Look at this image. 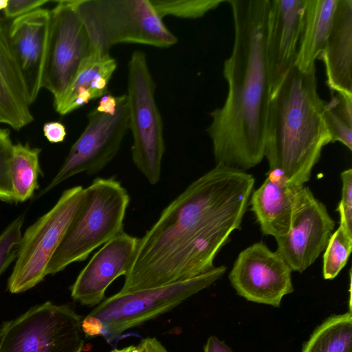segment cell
I'll return each instance as SVG.
<instances>
[{"instance_id":"7c38bea8","label":"cell","mask_w":352,"mask_h":352,"mask_svg":"<svg viewBox=\"0 0 352 352\" xmlns=\"http://www.w3.org/2000/svg\"><path fill=\"white\" fill-rule=\"evenodd\" d=\"M292 272L276 251L261 241L239 253L228 278L247 300L278 307L283 298L294 291Z\"/></svg>"},{"instance_id":"277c9868","label":"cell","mask_w":352,"mask_h":352,"mask_svg":"<svg viewBox=\"0 0 352 352\" xmlns=\"http://www.w3.org/2000/svg\"><path fill=\"white\" fill-rule=\"evenodd\" d=\"M130 196L115 177H97L83 188L72 220L51 258L47 275L81 262L97 248L124 232Z\"/></svg>"},{"instance_id":"3957f363","label":"cell","mask_w":352,"mask_h":352,"mask_svg":"<svg viewBox=\"0 0 352 352\" xmlns=\"http://www.w3.org/2000/svg\"><path fill=\"white\" fill-rule=\"evenodd\" d=\"M318 91L316 68L294 65L273 87L268 109L265 157L294 185L304 186L331 143L324 119L326 104Z\"/></svg>"},{"instance_id":"9a60e30c","label":"cell","mask_w":352,"mask_h":352,"mask_svg":"<svg viewBox=\"0 0 352 352\" xmlns=\"http://www.w3.org/2000/svg\"><path fill=\"white\" fill-rule=\"evenodd\" d=\"M50 10L39 8L12 20L8 36L32 105L43 88Z\"/></svg>"},{"instance_id":"8fae6325","label":"cell","mask_w":352,"mask_h":352,"mask_svg":"<svg viewBox=\"0 0 352 352\" xmlns=\"http://www.w3.org/2000/svg\"><path fill=\"white\" fill-rule=\"evenodd\" d=\"M50 10L43 88L53 96V104L64 94L84 59L93 51L87 30L71 0L56 1Z\"/></svg>"},{"instance_id":"603a6c76","label":"cell","mask_w":352,"mask_h":352,"mask_svg":"<svg viewBox=\"0 0 352 352\" xmlns=\"http://www.w3.org/2000/svg\"><path fill=\"white\" fill-rule=\"evenodd\" d=\"M302 352H352L351 312L324 320L306 342Z\"/></svg>"},{"instance_id":"e0dca14e","label":"cell","mask_w":352,"mask_h":352,"mask_svg":"<svg viewBox=\"0 0 352 352\" xmlns=\"http://www.w3.org/2000/svg\"><path fill=\"white\" fill-rule=\"evenodd\" d=\"M303 186L290 184L276 170H269L265 180L251 194L249 201L264 234L277 239L287 233Z\"/></svg>"},{"instance_id":"44dd1931","label":"cell","mask_w":352,"mask_h":352,"mask_svg":"<svg viewBox=\"0 0 352 352\" xmlns=\"http://www.w3.org/2000/svg\"><path fill=\"white\" fill-rule=\"evenodd\" d=\"M338 0H306L294 66L302 72L316 67L325 47Z\"/></svg>"},{"instance_id":"d4e9b609","label":"cell","mask_w":352,"mask_h":352,"mask_svg":"<svg viewBox=\"0 0 352 352\" xmlns=\"http://www.w3.org/2000/svg\"><path fill=\"white\" fill-rule=\"evenodd\" d=\"M352 250V232L340 224L331 235L323 255L322 275L324 279L336 278L346 265Z\"/></svg>"},{"instance_id":"7402d4cb","label":"cell","mask_w":352,"mask_h":352,"mask_svg":"<svg viewBox=\"0 0 352 352\" xmlns=\"http://www.w3.org/2000/svg\"><path fill=\"white\" fill-rule=\"evenodd\" d=\"M41 152V148L32 147L28 143L13 145L10 164L13 201H27L38 188Z\"/></svg>"},{"instance_id":"4fadbf2b","label":"cell","mask_w":352,"mask_h":352,"mask_svg":"<svg viewBox=\"0 0 352 352\" xmlns=\"http://www.w3.org/2000/svg\"><path fill=\"white\" fill-rule=\"evenodd\" d=\"M334 226L326 206L304 186L299 192L289 231L276 239V252L292 271L301 273L324 250Z\"/></svg>"},{"instance_id":"4dcf8cb0","label":"cell","mask_w":352,"mask_h":352,"mask_svg":"<svg viewBox=\"0 0 352 352\" xmlns=\"http://www.w3.org/2000/svg\"><path fill=\"white\" fill-rule=\"evenodd\" d=\"M43 131L45 138L51 143H60L64 141L66 128L60 122H48L44 124Z\"/></svg>"},{"instance_id":"4316f807","label":"cell","mask_w":352,"mask_h":352,"mask_svg":"<svg viewBox=\"0 0 352 352\" xmlns=\"http://www.w3.org/2000/svg\"><path fill=\"white\" fill-rule=\"evenodd\" d=\"M24 215L14 219L0 234V276L16 260L22 238Z\"/></svg>"},{"instance_id":"7a4b0ae2","label":"cell","mask_w":352,"mask_h":352,"mask_svg":"<svg viewBox=\"0 0 352 352\" xmlns=\"http://www.w3.org/2000/svg\"><path fill=\"white\" fill-rule=\"evenodd\" d=\"M232 12L234 43L224 60L228 94L210 115L206 132L216 164L245 171L265 157L272 90L267 43L270 0H227Z\"/></svg>"},{"instance_id":"5bb4252c","label":"cell","mask_w":352,"mask_h":352,"mask_svg":"<svg viewBox=\"0 0 352 352\" xmlns=\"http://www.w3.org/2000/svg\"><path fill=\"white\" fill-rule=\"evenodd\" d=\"M138 242L139 238L124 231L102 245L72 285V298L90 307L97 306L103 301L108 287L128 272Z\"/></svg>"},{"instance_id":"ac0fdd59","label":"cell","mask_w":352,"mask_h":352,"mask_svg":"<svg viewBox=\"0 0 352 352\" xmlns=\"http://www.w3.org/2000/svg\"><path fill=\"white\" fill-rule=\"evenodd\" d=\"M318 59L331 92L352 96V0H338L325 47Z\"/></svg>"},{"instance_id":"83f0119b","label":"cell","mask_w":352,"mask_h":352,"mask_svg":"<svg viewBox=\"0 0 352 352\" xmlns=\"http://www.w3.org/2000/svg\"><path fill=\"white\" fill-rule=\"evenodd\" d=\"M13 145L10 131L0 127V199L4 201H13L10 176Z\"/></svg>"},{"instance_id":"e575fe53","label":"cell","mask_w":352,"mask_h":352,"mask_svg":"<svg viewBox=\"0 0 352 352\" xmlns=\"http://www.w3.org/2000/svg\"><path fill=\"white\" fill-rule=\"evenodd\" d=\"M8 0H0V10H3L7 6Z\"/></svg>"},{"instance_id":"6da1fadb","label":"cell","mask_w":352,"mask_h":352,"mask_svg":"<svg viewBox=\"0 0 352 352\" xmlns=\"http://www.w3.org/2000/svg\"><path fill=\"white\" fill-rule=\"evenodd\" d=\"M244 170L216 166L192 182L139 239L120 292L156 288L200 276L241 228L254 185Z\"/></svg>"},{"instance_id":"484cf974","label":"cell","mask_w":352,"mask_h":352,"mask_svg":"<svg viewBox=\"0 0 352 352\" xmlns=\"http://www.w3.org/2000/svg\"><path fill=\"white\" fill-rule=\"evenodd\" d=\"M158 15L163 19L173 16L195 19L204 16L227 0H150Z\"/></svg>"},{"instance_id":"d6986e66","label":"cell","mask_w":352,"mask_h":352,"mask_svg":"<svg viewBox=\"0 0 352 352\" xmlns=\"http://www.w3.org/2000/svg\"><path fill=\"white\" fill-rule=\"evenodd\" d=\"M26 86L0 17V124L19 131L34 121Z\"/></svg>"},{"instance_id":"52a82bcc","label":"cell","mask_w":352,"mask_h":352,"mask_svg":"<svg viewBox=\"0 0 352 352\" xmlns=\"http://www.w3.org/2000/svg\"><path fill=\"white\" fill-rule=\"evenodd\" d=\"M155 82L143 52L134 51L128 63L127 102L132 133V160L151 184L162 174L165 151L163 121L155 98Z\"/></svg>"},{"instance_id":"d6a6232c","label":"cell","mask_w":352,"mask_h":352,"mask_svg":"<svg viewBox=\"0 0 352 352\" xmlns=\"http://www.w3.org/2000/svg\"><path fill=\"white\" fill-rule=\"evenodd\" d=\"M204 352H232L231 349L214 336L208 338Z\"/></svg>"},{"instance_id":"ba28073f","label":"cell","mask_w":352,"mask_h":352,"mask_svg":"<svg viewBox=\"0 0 352 352\" xmlns=\"http://www.w3.org/2000/svg\"><path fill=\"white\" fill-rule=\"evenodd\" d=\"M82 320L69 305H37L1 325L0 352H81Z\"/></svg>"},{"instance_id":"cb8c5ba5","label":"cell","mask_w":352,"mask_h":352,"mask_svg":"<svg viewBox=\"0 0 352 352\" xmlns=\"http://www.w3.org/2000/svg\"><path fill=\"white\" fill-rule=\"evenodd\" d=\"M331 94L326 102L324 119L331 136V143L338 142L352 151V96Z\"/></svg>"},{"instance_id":"f546056e","label":"cell","mask_w":352,"mask_h":352,"mask_svg":"<svg viewBox=\"0 0 352 352\" xmlns=\"http://www.w3.org/2000/svg\"><path fill=\"white\" fill-rule=\"evenodd\" d=\"M48 0H8L6 8L2 11L7 19H16L27 14L50 3Z\"/></svg>"},{"instance_id":"30bf717a","label":"cell","mask_w":352,"mask_h":352,"mask_svg":"<svg viewBox=\"0 0 352 352\" xmlns=\"http://www.w3.org/2000/svg\"><path fill=\"white\" fill-rule=\"evenodd\" d=\"M129 130L126 94L118 96L117 108L112 113L93 109L87 114L84 131L70 148L55 176L38 197L78 174H98L116 156Z\"/></svg>"},{"instance_id":"f1b7e54d","label":"cell","mask_w":352,"mask_h":352,"mask_svg":"<svg viewBox=\"0 0 352 352\" xmlns=\"http://www.w3.org/2000/svg\"><path fill=\"white\" fill-rule=\"evenodd\" d=\"M342 197L336 209L340 215V224L352 232V169L341 173Z\"/></svg>"},{"instance_id":"ffe728a7","label":"cell","mask_w":352,"mask_h":352,"mask_svg":"<svg viewBox=\"0 0 352 352\" xmlns=\"http://www.w3.org/2000/svg\"><path fill=\"white\" fill-rule=\"evenodd\" d=\"M117 68V62L109 53L98 50L82 60L72 82L54 107L65 116L107 94L110 79Z\"/></svg>"},{"instance_id":"9c48e42d","label":"cell","mask_w":352,"mask_h":352,"mask_svg":"<svg viewBox=\"0 0 352 352\" xmlns=\"http://www.w3.org/2000/svg\"><path fill=\"white\" fill-rule=\"evenodd\" d=\"M83 187L65 190L55 205L29 226L22 235L8 289L18 294L39 283L78 208Z\"/></svg>"},{"instance_id":"2e32d148","label":"cell","mask_w":352,"mask_h":352,"mask_svg":"<svg viewBox=\"0 0 352 352\" xmlns=\"http://www.w3.org/2000/svg\"><path fill=\"white\" fill-rule=\"evenodd\" d=\"M306 0H270L267 52L272 88L294 65Z\"/></svg>"},{"instance_id":"8992f818","label":"cell","mask_w":352,"mask_h":352,"mask_svg":"<svg viewBox=\"0 0 352 352\" xmlns=\"http://www.w3.org/2000/svg\"><path fill=\"white\" fill-rule=\"evenodd\" d=\"M94 50L109 53L118 44L170 47L178 39L165 25L150 0H71Z\"/></svg>"},{"instance_id":"1f68e13d","label":"cell","mask_w":352,"mask_h":352,"mask_svg":"<svg viewBox=\"0 0 352 352\" xmlns=\"http://www.w3.org/2000/svg\"><path fill=\"white\" fill-rule=\"evenodd\" d=\"M137 347L138 352H168L162 344L155 338L143 339Z\"/></svg>"},{"instance_id":"5b68a950","label":"cell","mask_w":352,"mask_h":352,"mask_svg":"<svg viewBox=\"0 0 352 352\" xmlns=\"http://www.w3.org/2000/svg\"><path fill=\"white\" fill-rule=\"evenodd\" d=\"M221 265L197 277L163 287L134 292H118L102 301L82 320L88 337L102 336L112 342L129 329L142 324L174 309L208 287L226 272Z\"/></svg>"},{"instance_id":"836d02e7","label":"cell","mask_w":352,"mask_h":352,"mask_svg":"<svg viewBox=\"0 0 352 352\" xmlns=\"http://www.w3.org/2000/svg\"><path fill=\"white\" fill-rule=\"evenodd\" d=\"M110 352H138L137 346H129L122 349H115Z\"/></svg>"}]
</instances>
